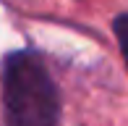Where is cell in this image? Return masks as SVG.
I'll use <instances>...</instances> for the list:
<instances>
[{
    "mask_svg": "<svg viewBox=\"0 0 128 126\" xmlns=\"http://www.w3.org/2000/svg\"><path fill=\"white\" fill-rule=\"evenodd\" d=\"M112 32H115V39H118L120 55H123V60H126V68H128V13H118L115 16Z\"/></svg>",
    "mask_w": 128,
    "mask_h": 126,
    "instance_id": "cell-2",
    "label": "cell"
},
{
    "mask_svg": "<svg viewBox=\"0 0 128 126\" xmlns=\"http://www.w3.org/2000/svg\"><path fill=\"white\" fill-rule=\"evenodd\" d=\"M3 110L8 126H58L60 95L34 50H16L3 63Z\"/></svg>",
    "mask_w": 128,
    "mask_h": 126,
    "instance_id": "cell-1",
    "label": "cell"
}]
</instances>
